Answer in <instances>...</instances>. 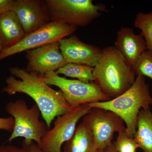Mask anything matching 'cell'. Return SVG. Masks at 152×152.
I'll list each match as a JSON object with an SVG mask.
<instances>
[{
	"label": "cell",
	"instance_id": "6da1fadb",
	"mask_svg": "<svg viewBox=\"0 0 152 152\" xmlns=\"http://www.w3.org/2000/svg\"><path fill=\"white\" fill-rule=\"evenodd\" d=\"M10 72L12 76L6 79L7 86L2 91L10 95L22 93L29 96L39 109L49 129L56 117L73 108L68 104L61 91L51 88L39 74L30 72L18 67L10 68Z\"/></svg>",
	"mask_w": 152,
	"mask_h": 152
},
{
	"label": "cell",
	"instance_id": "7a4b0ae2",
	"mask_svg": "<svg viewBox=\"0 0 152 152\" xmlns=\"http://www.w3.org/2000/svg\"><path fill=\"white\" fill-rule=\"evenodd\" d=\"M94 82L112 99L122 94L134 84L136 75L114 46L102 50L100 58L94 67Z\"/></svg>",
	"mask_w": 152,
	"mask_h": 152
},
{
	"label": "cell",
	"instance_id": "3957f363",
	"mask_svg": "<svg viewBox=\"0 0 152 152\" xmlns=\"http://www.w3.org/2000/svg\"><path fill=\"white\" fill-rule=\"evenodd\" d=\"M87 104L91 108L103 109L117 114L126 124L128 135L134 138L139 113L142 109L150 110L152 97L145 77L137 75L132 86L122 94L109 101Z\"/></svg>",
	"mask_w": 152,
	"mask_h": 152
},
{
	"label": "cell",
	"instance_id": "277c9868",
	"mask_svg": "<svg viewBox=\"0 0 152 152\" xmlns=\"http://www.w3.org/2000/svg\"><path fill=\"white\" fill-rule=\"evenodd\" d=\"M50 21L77 27L86 26L100 17L104 5L92 0H45Z\"/></svg>",
	"mask_w": 152,
	"mask_h": 152
},
{
	"label": "cell",
	"instance_id": "5b68a950",
	"mask_svg": "<svg viewBox=\"0 0 152 152\" xmlns=\"http://www.w3.org/2000/svg\"><path fill=\"white\" fill-rule=\"evenodd\" d=\"M5 109L15 120L13 130L7 141L23 137L26 140L36 142L40 147L42 139L50 129L45 121H40L41 113L37 105L34 104L29 108L25 100L19 99L9 102Z\"/></svg>",
	"mask_w": 152,
	"mask_h": 152
},
{
	"label": "cell",
	"instance_id": "8992f818",
	"mask_svg": "<svg viewBox=\"0 0 152 152\" xmlns=\"http://www.w3.org/2000/svg\"><path fill=\"white\" fill-rule=\"evenodd\" d=\"M40 75L47 84L58 87L68 104L73 107L112 99L95 82L86 83L68 79L55 72Z\"/></svg>",
	"mask_w": 152,
	"mask_h": 152
},
{
	"label": "cell",
	"instance_id": "52a82bcc",
	"mask_svg": "<svg viewBox=\"0 0 152 152\" xmlns=\"http://www.w3.org/2000/svg\"><path fill=\"white\" fill-rule=\"evenodd\" d=\"M77 28L60 23L50 21L39 28L28 34L15 45L4 49L0 61L16 54L59 42L72 35Z\"/></svg>",
	"mask_w": 152,
	"mask_h": 152
},
{
	"label": "cell",
	"instance_id": "ba28073f",
	"mask_svg": "<svg viewBox=\"0 0 152 152\" xmlns=\"http://www.w3.org/2000/svg\"><path fill=\"white\" fill-rule=\"evenodd\" d=\"M92 108L88 105H82L57 117L53 127L49 130L42 139V149L45 152H62V145L72 137L77 123Z\"/></svg>",
	"mask_w": 152,
	"mask_h": 152
},
{
	"label": "cell",
	"instance_id": "9c48e42d",
	"mask_svg": "<svg viewBox=\"0 0 152 152\" xmlns=\"http://www.w3.org/2000/svg\"><path fill=\"white\" fill-rule=\"evenodd\" d=\"M83 121L91 129L97 150L107 149L112 144L114 133L126 130L121 117L103 109L92 108L83 117Z\"/></svg>",
	"mask_w": 152,
	"mask_h": 152
},
{
	"label": "cell",
	"instance_id": "30bf717a",
	"mask_svg": "<svg viewBox=\"0 0 152 152\" xmlns=\"http://www.w3.org/2000/svg\"><path fill=\"white\" fill-rule=\"evenodd\" d=\"M28 72L45 75L56 72L66 64L60 49L58 42L26 51Z\"/></svg>",
	"mask_w": 152,
	"mask_h": 152
},
{
	"label": "cell",
	"instance_id": "8fae6325",
	"mask_svg": "<svg viewBox=\"0 0 152 152\" xmlns=\"http://www.w3.org/2000/svg\"><path fill=\"white\" fill-rule=\"evenodd\" d=\"M61 53L66 62L94 67L100 58L102 50L82 42L77 36L72 35L58 42Z\"/></svg>",
	"mask_w": 152,
	"mask_h": 152
},
{
	"label": "cell",
	"instance_id": "7c38bea8",
	"mask_svg": "<svg viewBox=\"0 0 152 152\" xmlns=\"http://www.w3.org/2000/svg\"><path fill=\"white\" fill-rule=\"evenodd\" d=\"M12 11L16 14L26 35L50 22L45 1L15 0Z\"/></svg>",
	"mask_w": 152,
	"mask_h": 152
},
{
	"label": "cell",
	"instance_id": "4fadbf2b",
	"mask_svg": "<svg viewBox=\"0 0 152 152\" xmlns=\"http://www.w3.org/2000/svg\"><path fill=\"white\" fill-rule=\"evenodd\" d=\"M114 46L132 68L147 50L146 42L142 33L136 34L132 28L124 27L118 32Z\"/></svg>",
	"mask_w": 152,
	"mask_h": 152
},
{
	"label": "cell",
	"instance_id": "5bb4252c",
	"mask_svg": "<svg viewBox=\"0 0 152 152\" xmlns=\"http://www.w3.org/2000/svg\"><path fill=\"white\" fill-rule=\"evenodd\" d=\"M26 35L15 12L9 11L0 15V42L3 49L15 45Z\"/></svg>",
	"mask_w": 152,
	"mask_h": 152
},
{
	"label": "cell",
	"instance_id": "9a60e30c",
	"mask_svg": "<svg viewBox=\"0 0 152 152\" xmlns=\"http://www.w3.org/2000/svg\"><path fill=\"white\" fill-rule=\"evenodd\" d=\"M93 133L89 126L82 122L73 135L66 142L62 152H96Z\"/></svg>",
	"mask_w": 152,
	"mask_h": 152
},
{
	"label": "cell",
	"instance_id": "2e32d148",
	"mask_svg": "<svg viewBox=\"0 0 152 152\" xmlns=\"http://www.w3.org/2000/svg\"><path fill=\"white\" fill-rule=\"evenodd\" d=\"M134 139L143 152H152V113L150 109H142L140 112Z\"/></svg>",
	"mask_w": 152,
	"mask_h": 152
},
{
	"label": "cell",
	"instance_id": "e0dca14e",
	"mask_svg": "<svg viewBox=\"0 0 152 152\" xmlns=\"http://www.w3.org/2000/svg\"><path fill=\"white\" fill-rule=\"evenodd\" d=\"M93 70L94 67L90 66L68 63L55 72L58 75L61 74L66 77L77 78L84 83H90L94 82Z\"/></svg>",
	"mask_w": 152,
	"mask_h": 152
},
{
	"label": "cell",
	"instance_id": "ac0fdd59",
	"mask_svg": "<svg viewBox=\"0 0 152 152\" xmlns=\"http://www.w3.org/2000/svg\"><path fill=\"white\" fill-rule=\"evenodd\" d=\"M134 26L140 29L146 42L147 50L152 52V11L139 13L135 19Z\"/></svg>",
	"mask_w": 152,
	"mask_h": 152
},
{
	"label": "cell",
	"instance_id": "d6986e66",
	"mask_svg": "<svg viewBox=\"0 0 152 152\" xmlns=\"http://www.w3.org/2000/svg\"><path fill=\"white\" fill-rule=\"evenodd\" d=\"M133 68L137 75L148 77L152 80V52L148 50L144 52Z\"/></svg>",
	"mask_w": 152,
	"mask_h": 152
},
{
	"label": "cell",
	"instance_id": "ffe728a7",
	"mask_svg": "<svg viewBox=\"0 0 152 152\" xmlns=\"http://www.w3.org/2000/svg\"><path fill=\"white\" fill-rule=\"evenodd\" d=\"M113 145L117 152H136L139 148L134 139L128 135L126 130L118 133Z\"/></svg>",
	"mask_w": 152,
	"mask_h": 152
},
{
	"label": "cell",
	"instance_id": "44dd1931",
	"mask_svg": "<svg viewBox=\"0 0 152 152\" xmlns=\"http://www.w3.org/2000/svg\"><path fill=\"white\" fill-rule=\"evenodd\" d=\"M15 126V120L12 117L7 118H0V130L12 132Z\"/></svg>",
	"mask_w": 152,
	"mask_h": 152
},
{
	"label": "cell",
	"instance_id": "7402d4cb",
	"mask_svg": "<svg viewBox=\"0 0 152 152\" xmlns=\"http://www.w3.org/2000/svg\"><path fill=\"white\" fill-rule=\"evenodd\" d=\"M22 148L26 152H45L37 144L31 140H24L22 143Z\"/></svg>",
	"mask_w": 152,
	"mask_h": 152
},
{
	"label": "cell",
	"instance_id": "603a6c76",
	"mask_svg": "<svg viewBox=\"0 0 152 152\" xmlns=\"http://www.w3.org/2000/svg\"><path fill=\"white\" fill-rule=\"evenodd\" d=\"M15 0H0V15L9 11H13Z\"/></svg>",
	"mask_w": 152,
	"mask_h": 152
},
{
	"label": "cell",
	"instance_id": "cb8c5ba5",
	"mask_svg": "<svg viewBox=\"0 0 152 152\" xmlns=\"http://www.w3.org/2000/svg\"><path fill=\"white\" fill-rule=\"evenodd\" d=\"M0 152H26L23 148L10 145H2L0 147Z\"/></svg>",
	"mask_w": 152,
	"mask_h": 152
},
{
	"label": "cell",
	"instance_id": "d4e9b609",
	"mask_svg": "<svg viewBox=\"0 0 152 152\" xmlns=\"http://www.w3.org/2000/svg\"><path fill=\"white\" fill-rule=\"evenodd\" d=\"M107 149V152H117L115 149L113 143H112Z\"/></svg>",
	"mask_w": 152,
	"mask_h": 152
},
{
	"label": "cell",
	"instance_id": "484cf974",
	"mask_svg": "<svg viewBox=\"0 0 152 152\" xmlns=\"http://www.w3.org/2000/svg\"><path fill=\"white\" fill-rule=\"evenodd\" d=\"M96 152H107V149L98 150Z\"/></svg>",
	"mask_w": 152,
	"mask_h": 152
},
{
	"label": "cell",
	"instance_id": "4316f807",
	"mask_svg": "<svg viewBox=\"0 0 152 152\" xmlns=\"http://www.w3.org/2000/svg\"><path fill=\"white\" fill-rule=\"evenodd\" d=\"M4 50L1 44V42H0V53L2 52V51Z\"/></svg>",
	"mask_w": 152,
	"mask_h": 152
}]
</instances>
